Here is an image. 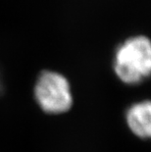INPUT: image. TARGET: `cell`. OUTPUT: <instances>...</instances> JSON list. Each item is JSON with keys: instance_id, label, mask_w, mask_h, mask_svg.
<instances>
[{"instance_id": "2", "label": "cell", "mask_w": 151, "mask_h": 152, "mask_svg": "<svg viewBox=\"0 0 151 152\" xmlns=\"http://www.w3.org/2000/svg\"><path fill=\"white\" fill-rule=\"evenodd\" d=\"M35 101L43 112L58 115L69 111L73 93L65 76L54 71H43L37 77L34 88Z\"/></svg>"}, {"instance_id": "1", "label": "cell", "mask_w": 151, "mask_h": 152, "mask_svg": "<svg viewBox=\"0 0 151 152\" xmlns=\"http://www.w3.org/2000/svg\"><path fill=\"white\" fill-rule=\"evenodd\" d=\"M113 69L122 83L139 85L151 77V40L136 35L119 44L113 58Z\"/></svg>"}, {"instance_id": "3", "label": "cell", "mask_w": 151, "mask_h": 152, "mask_svg": "<svg viewBox=\"0 0 151 152\" xmlns=\"http://www.w3.org/2000/svg\"><path fill=\"white\" fill-rule=\"evenodd\" d=\"M126 123L137 137L151 140V100L134 102L126 111Z\"/></svg>"}]
</instances>
